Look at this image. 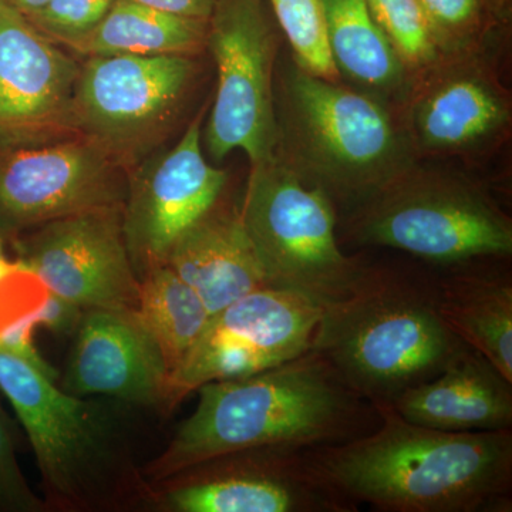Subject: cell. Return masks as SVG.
I'll use <instances>...</instances> for the list:
<instances>
[{
    "mask_svg": "<svg viewBox=\"0 0 512 512\" xmlns=\"http://www.w3.org/2000/svg\"><path fill=\"white\" fill-rule=\"evenodd\" d=\"M198 404L144 474L170 480L251 448L333 446L380 423L377 407L315 349L271 369L198 387Z\"/></svg>",
    "mask_w": 512,
    "mask_h": 512,
    "instance_id": "6da1fadb",
    "label": "cell"
},
{
    "mask_svg": "<svg viewBox=\"0 0 512 512\" xmlns=\"http://www.w3.org/2000/svg\"><path fill=\"white\" fill-rule=\"evenodd\" d=\"M376 429L308 448L313 466L352 503L387 512H477L511 507L512 431L456 433L404 420L377 404Z\"/></svg>",
    "mask_w": 512,
    "mask_h": 512,
    "instance_id": "7a4b0ae2",
    "label": "cell"
},
{
    "mask_svg": "<svg viewBox=\"0 0 512 512\" xmlns=\"http://www.w3.org/2000/svg\"><path fill=\"white\" fill-rule=\"evenodd\" d=\"M463 346L441 319L437 282L362 266L349 292L322 306L312 349L377 406L439 375Z\"/></svg>",
    "mask_w": 512,
    "mask_h": 512,
    "instance_id": "3957f363",
    "label": "cell"
},
{
    "mask_svg": "<svg viewBox=\"0 0 512 512\" xmlns=\"http://www.w3.org/2000/svg\"><path fill=\"white\" fill-rule=\"evenodd\" d=\"M0 392L28 434L46 505L93 510L114 503L130 487L140 490L106 407L64 392L39 367L2 346Z\"/></svg>",
    "mask_w": 512,
    "mask_h": 512,
    "instance_id": "277c9868",
    "label": "cell"
},
{
    "mask_svg": "<svg viewBox=\"0 0 512 512\" xmlns=\"http://www.w3.org/2000/svg\"><path fill=\"white\" fill-rule=\"evenodd\" d=\"M252 167L239 215L269 284L302 293L320 306L338 301L362 265L340 251L325 192L305 187L274 158Z\"/></svg>",
    "mask_w": 512,
    "mask_h": 512,
    "instance_id": "5b68a950",
    "label": "cell"
},
{
    "mask_svg": "<svg viewBox=\"0 0 512 512\" xmlns=\"http://www.w3.org/2000/svg\"><path fill=\"white\" fill-rule=\"evenodd\" d=\"M207 40L218 70L205 143L215 160L247 153L252 165L274 158L272 101L275 40L262 0H217Z\"/></svg>",
    "mask_w": 512,
    "mask_h": 512,
    "instance_id": "8992f818",
    "label": "cell"
},
{
    "mask_svg": "<svg viewBox=\"0 0 512 512\" xmlns=\"http://www.w3.org/2000/svg\"><path fill=\"white\" fill-rule=\"evenodd\" d=\"M322 306L291 289L266 286L210 316L171 373L170 409L215 380L255 375L312 349Z\"/></svg>",
    "mask_w": 512,
    "mask_h": 512,
    "instance_id": "52a82bcc",
    "label": "cell"
},
{
    "mask_svg": "<svg viewBox=\"0 0 512 512\" xmlns=\"http://www.w3.org/2000/svg\"><path fill=\"white\" fill-rule=\"evenodd\" d=\"M123 161L80 136L36 147L0 148V232L18 237L47 222L124 207Z\"/></svg>",
    "mask_w": 512,
    "mask_h": 512,
    "instance_id": "ba28073f",
    "label": "cell"
},
{
    "mask_svg": "<svg viewBox=\"0 0 512 512\" xmlns=\"http://www.w3.org/2000/svg\"><path fill=\"white\" fill-rule=\"evenodd\" d=\"M16 264L46 291L86 309L137 311L140 279L124 238L123 207L69 215L16 238Z\"/></svg>",
    "mask_w": 512,
    "mask_h": 512,
    "instance_id": "9c48e42d",
    "label": "cell"
},
{
    "mask_svg": "<svg viewBox=\"0 0 512 512\" xmlns=\"http://www.w3.org/2000/svg\"><path fill=\"white\" fill-rule=\"evenodd\" d=\"M370 244L456 264L512 252L510 221L481 195L448 184H417L380 197L359 225Z\"/></svg>",
    "mask_w": 512,
    "mask_h": 512,
    "instance_id": "30bf717a",
    "label": "cell"
},
{
    "mask_svg": "<svg viewBox=\"0 0 512 512\" xmlns=\"http://www.w3.org/2000/svg\"><path fill=\"white\" fill-rule=\"evenodd\" d=\"M192 73L185 55L87 57L74 89L73 130L123 161L173 117Z\"/></svg>",
    "mask_w": 512,
    "mask_h": 512,
    "instance_id": "8fae6325",
    "label": "cell"
},
{
    "mask_svg": "<svg viewBox=\"0 0 512 512\" xmlns=\"http://www.w3.org/2000/svg\"><path fill=\"white\" fill-rule=\"evenodd\" d=\"M165 491L174 512H352L356 504L326 483L308 448H251L192 467Z\"/></svg>",
    "mask_w": 512,
    "mask_h": 512,
    "instance_id": "7c38bea8",
    "label": "cell"
},
{
    "mask_svg": "<svg viewBox=\"0 0 512 512\" xmlns=\"http://www.w3.org/2000/svg\"><path fill=\"white\" fill-rule=\"evenodd\" d=\"M225 183L227 174L202 154L200 117L170 153L128 180L123 229L138 279L165 265L178 238L218 204Z\"/></svg>",
    "mask_w": 512,
    "mask_h": 512,
    "instance_id": "4fadbf2b",
    "label": "cell"
},
{
    "mask_svg": "<svg viewBox=\"0 0 512 512\" xmlns=\"http://www.w3.org/2000/svg\"><path fill=\"white\" fill-rule=\"evenodd\" d=\"M0 0V143L33 144L73 130L82 64Z\"/></svg>",
    "mask_w": 512,
    "mask_h": 512,
    "instance_id": "5bb4252c",
    "label": "cell"
},
{
    "mask_svg": "<svg viewBox=\"0 0 512 512\" xmlns=\"http://www.w3.org/2000/svg\"><path fill=\"white\" fill-rule=\"evenodd\" d=\"M171 370L137 311L86 309L62 379L64 392L170 409Z\"/></svg>",
    "mask_w": 512,
    "mask_h": 512,
    "instance_id": "9a60e30c",
    "label": "cell"
},
{
    "mask_svg": "<svg viewBox=\"0 0 512 512\" xmlns=\"http://www.w3.org/2000/svg\"><path fill=\"white\" fill-rule=\"evenodd\" d=\"M390 406L404 420L456 433L512 427V382L464 345L446 367L427 382L410 387Z\"/></svg>",
    "mask_w": 512,
    "mask_h": 512,
    "instance_id": "2e32d148",
    "label": "cell"
},
{
    "mask_svg": "<svg viewBox=\"0 0 512 512\" xmlns=\"http://www.w3.org/2000/svg\"><path fill=\"white\" fill-rule=\"evenodd\" d=\"M293 103L313 148L348 173L373 170L392 151V126L366 97L302 72L293 80Z\"/></svg>",
    "mask_w": 512,
    "mask_h": 512,
    "instance_id": "e0dca14e",
    "label": "cell"
},
{
    "mask_svg": "<svg viewBox=\"0 0 512 512\" xmlns=\"http://www.w3.org/2000/svg\"><path fill=\"white\" fill-rule=\"evenodd\" d=\"M165 265L194 289L211 316L272 286L239 211L217 205L178 238Z\"/></svg>",
    "mask_w": 512,
    "mask_h": 512,
    "instance_id": "ac0fdd59",
    "label": "cell"
},
{
    "mask_svg": "<svg viewBox=\"0 0 512 512\" xmlns=\"http://www.w3.org/2000/svg\"><path fill=\"white\" fill-rule=\"evenodd\" d=\"M444 325L512 382V284L507 276L456 275L437 282Z\"/></svg>",
    "mask_w": 512,
    "mask_h": 512,
    "instance_id": "d6986e66",
    "label": "cell"
},
{
    "mask_svg": "<svg viewBox=\"0 0 512 512\" xmlns=\"http://www.w3.org/2000/svg\"><path fill=\"white\" fill-rule=\"evenodd\" d=\"M207 20L181 18L133 0H117L99 25L69 49L87 57L185 55L207 40Z\"/></svg>",
    "mask_w": 512,
    "mask_h": 512,
    "instance_id": "ffe728a7",
    "label": "cell"
},
{
    "mask_svg": "<svg viewBox=\"0 0 512 512\" xmlns=\"http://www.w3.org/2000/svg\"><path fill=\"white\" fill-rule=\"evenodd\" d=\"M137 315L163 350L171 373L200 338L211 316L194 289L167 265L140 279Z\"/></svg>",
    "mask_w": 512,
    "mask_h": 512,
    "instance_id": "44dd1931",
    "label": "cell"
},
{
    "mask_svg": "<svg viewBox=\"0 0 512 512\" xmlns=\"http://www.w3.org/2000/svg\"><path fill=\"white\" fill-rule=\"evenodd\" d=\"M329 42L338 69L373 86L393 82L397 53L377 28L367 0H322Z\"/></svg>",
    "mask_w": 512,
    "mask_h": 512,
    "instance_id": "7402d4cb",
    "label": "cell"
},
{
    "mask_svg": "<svg viewBox=\"0 0 512 512\" xmlns=\"http://www.w3.org/2000/svg\"><path fill=\"white\" fill-rule=\"evenodd\" d=\"M500 116L493 94L463 80L448 84L427 101L420 114L421 133L433 146H460L491 130Z\"/></svg>",
    "mask_w": 512,
    "mask_h": 512,
    "instance_id": "603a6c76",
    "label": "cell"
},
{
    "mask_svg": "<svg viewBox=\"0 0 512 512\" xmlns=\"http://www.w3.org/2000/svg\"><path fill=\"white\" fill-rule=\"evenodd\" d=\"M271 5L305 73L332 82L338 76V66L322 0H271Z\"/></svg>",
    "mask_w": 512,
    "mask_h": 512,
    "instance_id": "cb8c5ba5",
    "label": "cell"
},
{
    "mask_svg": "<svg viewBox=\"0 0 512 512\" xmlns=\"http://www.w3.org/2000/svg\"><path fill=\"white\" fill-rule=\"evenodd\" d=\"M384 37L410 62H423L433 53V33L419 0H367Z\"/></svg>",
    "mask_w": 512,
    "mask_h": 512,
    "instance_id": "d4e9b609",
    "label": "cell"
},
{
    "mask_svg": "<svg viewBox=\"0 0 512 512\" xmlns=\"http://www.w3.org/2000/svg\"><path fill=\"white\" fill-rule=\"evenodd\" d=\"M117 0H49L26 16L57 45L70 47L104 19Z\"/></svg>",
    "mask_w": 512,
    "mask_h": 512,
    "instance_id": "484cf974",
    "label": "cell"
},
{
    "mask_svg": "<svg viewBox=\"0 0 512 512\" xmlns=\"http://www.w3.org/2000/svg\"><path fill=\"white\" fill-rule=\"evenodd\" d=\"M45 508L20 470L12 423L0 402V511L40 512Z\"/></svg>",
    "mask_w": 512,
    "mask_h": 512,
    "instance_id": "4316f807",
    "label": "cell"
},
{
    "mask_svg": "<svg viewBox=\"0 0 512 512\" xmlns=\"http://www.w3.org/2000/svg\"><path fill=\"white\" fill-rule=\"evenodd\" d=\"M33 278L32 272L19 268L0 279V333L10 325L36 311L40 302H23L22 289Z\"/></svg>",
    "mask_w": 512,
    "mask_h": 512,
    "instance_id": "83f0119b",
    "label": "cell"
},
{
    "mask_svg": "<svg viewBox=\"0 0 512 512\" xmlns=\"http://www.w3.org/2000/svg\"><path fill=\"white\" fill-rule=\"evenodd\" d=\"M82 315V308L64 301V299L50 292H47L46 298L33 313L37 328L45 326L46 329L55 333L74 332Z\"/></svg>",
    "mask_w": 512,
    "mask_h": 512,
    "instance_id": "f1b7e54d",
    "label": "cell"
},
{
    "mask_svg": "<svg viewBox=\"0 0 512 512\" xmlns=\"http://www.w3.org/2000/svg\"><path fill=\"white\" fill-rule=\"evenodd\" d=\"M480 0H419L431 26H460L473 18Z\"/></svg>",
    "mask_w": 512,
    "mask_h": 512,
    "instance_id": "f546056e",
    "label": "cell"
},
{
    "mask_svg": "<svg viewBox=\"0 0 512 512\" xmlns=\"http://www.w3.org/2000/svg\"><path fill=\"white\" fill-rule=\"evenodd\" d=\"M133 2L170 13V15L181 16V18L208 22L217 0H133Z\"/></svg>",
    "mask_w": 512,
    "mask_h": 512,
    "instance_id": "4dcf8cb0",
    "label": "cell"
},
{
    "mask_svg": "<svg viewBox=\"0 0 512 512\" xmlns=\"http://www.w3.org/2000/svg\"><path fill=\"white\" fill-rule=\"evenodd\" d=\"M2 2H5L10 8L19 10L20 13L28 16L30 13L43 8L49 0H2Z\"/></svg>",
    "mask_w": 512,
    "mask_h": 512,
    "instance_id": "1f68e13d",
    "label": "cell"
},
{
    "mask_svg": "<svg viewBox=\"0 0 512 512\" xmlns=\"http://www.w3.org/2000/svg\"><path fill=\"white\" fill-rule=\"evenodd\" d=\"M19 265L16 261H10L5 252V241H3V234L0 232V279L5 278L10 272L18 269Z\"/></svg>",
    "mask_w": 512,
    "mask_h": 512,
    "instance_id": "d6a6232c",
    "label": "cell"
}]
</instances>
